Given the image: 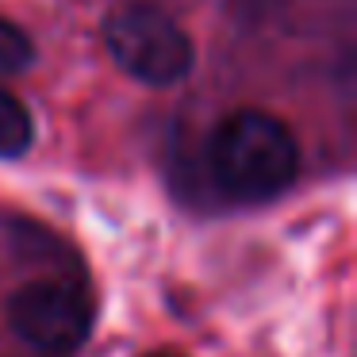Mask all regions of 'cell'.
<instances>
[{"mask_svg": "<svg viewBox=\"0 0 357 357\" xmlns=\"http://www.w3.org/2000/svg\"><path fill=\"white\" fill-rule=\"evenodd\" d=\"M211 177L234 200H269L292 185L300 146L288 123L261 108H242L215 127L208 146Z\"/></svg>", "mask_w": 357, "mask_h": 357, "instance_id": "cell-1", "label": "cell"}, {"mask_svg": "<svg viewBox=\"0 0 357 357\" xmlns=\"http://www.w3.org/2000/svg\"><path fill=\"white\" fill-rule=\"evenodd\" d=\"M150 357H185V354H177V349H158V354H150Z\"/></svg>", "mask_w": 357, "mask_h": 357, "instance_id": "cell-6", "label": "cell"}, {"mask_svg": "<svg viewBox=\"0 0 357 357\" xmlns=\"http://www.w3.org/2000/svg\"><path fill=\"white\" fill-rule=\"evenodd\" d=\"M104 47L142 85H177L188 77L196 54L188 35L150 4H127L104 20Z\"/></svg>", "mask_w": 357, "mask_h": 357, "instance_id": "cell-2", "label": "cell"}, {"mask_svg": "<svg viewBox=\"0 0 357 357\" xmlns=\"http://www.w3.org/2000/svg\"><path fill=\"white\" fill-rule=\"evenodd\" d=\"M8 326L43 354H70L93 331V300L70 280H31L12 292Z\"/></svg>", "mask_w": 357, "mask_h": 357, "instance_id": "cell-3", "label": "cell"}, {"mask_svg": "<svg viewBox=\"0 0 357 357\" xmlns=\"http://www.w3.org/2000/svg\"><path fill=\"white\" fill-rule=\"evenodd\" d=\"M31 135H35V123H31L27 104L0 89V158L27 154L31 150Z\"/></svg>", "mask_w": 357, "mask_h": 357, "instance_id": "cell-4", "label": "cell"}, {"mask_svg": "<svg viewBox=\"0 0 357 357\" xmlns=\"http://www.w3.org/2000/svg\"><path fill=\"white\" fill-rule=\"evenodd\" d=\"M35 62V47L16 24L0 20V77H16Z\"/></svg>", "mask_w": 357, "mask_h": 357, "instance_id": "cell-5", "label": "cell"}]
</instances>
